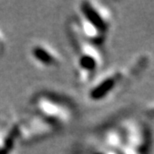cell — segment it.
<instances>
[{
  "mask_svg": "<svg viewBox=\"0 0 154 154\" xmlns=\"http://www.w3.org/2000/svg\"><path fill=\"white\" fill-rule=\"evenodd\" d=\"M36 58L40 60L41 62L45 63L46 65H51V64H56L57 59L50 51L46 50L44 47H37L35 49Z\"/></svg>",
  "mask_w": 154,
  "mask_h": 154,
  "instance_id": "cell-1",
  "label": "cell"
}]
</instances>
